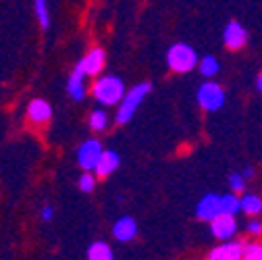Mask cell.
<instances>
[{
    "label": "cell",
    "mask_w": 262,
    "mask_h": 260,
    "mask_svg": "<svg viewBox=\"0 0 262 260\" xmlns=\"http://www.w3.org/2000/svg\"><path fill=\"white\" fill-rule=\"evenodd\" d=\"M244 258H246V260H262V242H252V244H246Z\"/></svg>",
    "instance_id": "obj_20"
},
{
    "label": "cell",
    "mask_w": 262,
    "mask_h": 260,
    "mask_svg": "<svg viewBox=\"0 0 262 260\" xmlns=\"http://www.w3.org/2000/svg\"><path fill=\"white\" fill-rule=\"evenodd\" d=\"M244 250H246V242L225 240V244H221L219 248H214L208 254V258L210 260H239V258H244Z\"/></svg>",
    "instance_id": "obj_8"
},
{
    "label": "cell",
    "mask_w": 262,
    "mask_h": 260,
    "mask_svg": "<svg viewBox=\"0 0 262 260\" xmlns=\"http://www.w3.org/2000/svg\"><path fill=\"white\" fill-rule=\"evenodd\" d=\"M106 115L102 111H94L92 117H90V127L94 129V132H102V129L106 127Z\"/></svg>",
    "instance_id": "obj_21"
},
{
    "label": "cell",
    "mask_w": 262,
    "mask_h": 260,
    "mask_svg": "<svg viewBox=\"0 0 262 260\" xmlns=\"http://www.w3.org/2000/svg\"><path fill=\"white\" fill-rule=\"evenodd\" d=\"M34 9H36V17H38L42 29H48L50 27V15H48L46 0H34Z\"/></svg>",
    "instance_id": "obj_19"
},
{
    "label": "cell",
    "mask_w": 262,
    "mask_h": 260,
    "mask_svg": "<svg viewBox=\"0 0 262 260\" xmlns=\"http://www.w3.org/2000/svg\"><path fill=\"white\" fill-rule=\"evenodd\" d=\"M150 90H152L150 83H140V85H136L134 90H129V92L123 96V100H121V104H119V113H117V123H119V125L127 123L131 117H134V113L140 109L142 100L146 98V94H148Z\"/></svg>",
    "instance_id": "obj_3"
},
{
    "label": "cell",
    "mask_w": 262,
    "mask_h": 260,
    "mask_svg": "<svg viewBox=\"0 0 262 260\" xmlns=\"http://www.w3.org/2000/svg\"><path fill=\"white\" fill-rule=\"evenodd\" d=\"M229 185H231V189L235 193H242L246 189V177L242 173H233V175H229Z\"/></svg>",
    "instance_id": "obj_22"
},
{
    "label": "cell",
    "mask_w": 262,
    "mask_h": 260,
    "mask_svg": "<svg viewBox=\"0 0 262 260\" xmlns=\"http://www.w3.org/2000/svg\"><path fill=\"white\" fill-rule=\"evenodd\" d=\"M210 231H212V235L219 237V240H231V237L237 233L235 214L221 212L219 216H214V219L210 221Z\"/></svg>",
    "instance_id": "obj_6"
},
{
    "label": "cell",
    "mask_w": 262,
    "mask_h": 260,
    "mask_svg": "<svg viewBox=\"0 0 262 260\" xmlns=\"http://www.w3.org/2000/svg\"><path fill=\"white\" fill-rule=\"evenodd\" d=\"M167 64L169 69L177 73H187L198 64V56H195V50L189 44H175L167 52Z\"/></svg>",
    "instance_id": "obj_2"
},
{
    "label": "cell",
    "mask_w": 262,
    "mask_h": 260,
    "mask_svg": "<svg viewBox=\"0 0 262 260\" xmlns=\"http://www.w3.org/2000/svg\"><path fill=\"white\" fill-rule=\"evenodd\" d=\"M52 216H54V210H52L50 206H44V208H42V219H44V221H52Z\"/></svg>",
    "instance_id": "obj_25"
},
{
    "label": "cell",
    "mask_w": 262,
    "mask_h": 260,
    "mask_svg": "<svg viewBox=\"0 0 262 260\" xmlns=\"http://www.w3.org/2000/svg\"><path fill=\"white\" fill-rule=\"evenodd\" d=\"M88 258H90V260H111V258H113V250H111V246L104 244V242H96V244L90 246Z\"/></svg>",
    "instance_id": "obj_17"
},
{
    "label": "cell",
    "mask_w": 262,
    "mask_h": 260,
    "mask_svg": "<svg viewBox=\"0 0 262 260\" xmlns=\"http://www.w3.org/2000/svg\"><path fill=\"white\" fill-rule=\"evenodd\" d=\"M256 88L260 90V94H262V73L258 75V79H256Z\"/></svg>",
    "instance_id": "obj_27"
},
{
    "label": "cell",
    "mask_w": 262,
    "mask_h": 260,
    "mask_svg": "<svg viewBox=\"0 0 262 260\" xmlns=\"http://www.w3.org/2000/svg\"><path fill=\"white\" fill-rule=\"evenodd\" d=\"M242 210V198H237V193H225L221 196V212L227 214H237Z\"/></svg>",
    "instance_id": "obj_16"
},
{
    "label": "cell",
    "mask_w": 262,
    "mask_h": 260,
    "mask_svg": "<svg viewBox=\"0 0 262 260\" xmlns=\"http://www.w3.org/2000/svg\"><path fill=\"white\" fill-rule=\"evenodd\" d=\"M79 189L81 191H92L94 189V177L85 171V175H81V179H79Z\"/></svg>",
    "instance_id": "obj_23"
},
{
    "label": "cell",
    "mask_w": 262,
    "mask_h": 260,
    "mask_svg": "<svg viewBox=\"0 0 262 260\" xmlns=\"http://www.w3.org/2000/svg\"><path fill=\"white\" fill-rule=\"evenodd\" d=\"M248 233H252V235H262V221H250V223H248Z\"/></svg>",
    "instance_id": "obj_24"
},
{
    "label": "cell",
    "mask_w": 262,
    "mask_h": 260,
    "mask_svg": "<svg viewBox=\"0 0 262 260\" xmlns=\"http://www.w3.org/2000/svg\"><path fill=\"white\" fill-rule=\"evenodd\" d=\"M113 235H115L119 242H131V240L138 235V223H136L134 219H129V216L121 219V221L115 223V227H113Z\"/></svg>",
    "instance_id": "obj_11"
},
{
    "label": "cell",
    "mask_w": 262,
    "mask_h": 260,
    "mask_svg": "<svg viewBox=\"0 0 262 260\" xmlns=\"http://www.w3.org/2000/svg\"><path fill=\"white\" fill-rule=\"evenodd\" d=\"M242 212H246L248 216H256L262 212V198L256 193H246L242 198Z\"/></svg>",
    "instance_id": "obj_15"
},
{
    "label": "cell",
    "mask_w": 262,
    "mask_h": 260,
    "mask_svg": "<svg viewBox=\"0 0 262 260\" xmlns=\"http://www.w3.org/2000/svg\"><path fill=\"white\" fill-rule=\"evenodd\" d=\"M223 42L229 50H242L248 44V31L239 21H229L223 31Z\"/></svg>",
    "instance_id": "obj_5"
},
{
    "label": "cell",
    "mask_w": 262,
    "mask_h": 260,
    "mask_svg": "<svg viewBox=\"0 0 262 260\" xmlns=\"http://www.w3.org/2000/svg\"><path fill=\"white\" fill-rule=\"evenodd\" d=\"M119 162H121L119 154H115V152H111V150H104L94 171H96L98 175H100V177H106V175H111V173L119 167Z\"/></svg>",
    "instance_id": "obj_13"
},
{
    "label": "cell",
    "mask_w": 262,
    "mask_h": 260,
    "mask_svg": "<svg viewBox=\"0 0 262 260\" xmlns=\"http://www.w3.org/2000/svg\"><path fill=\"white\" fill-rule=\"evenodd\" d=\"M242 175H244L246 179H250V177H254V169H246V171H244Z\"/></svg>",
    "instance_id": "obj_26"
},
{
    "label": "cell",
    "mask_w": 262,
    "mask_h": 260,
    "mask_svg": "<svg viewBox=\"0 0 262 260\" xmlns=\"http://www.w3.org/2000/svg\"><path fill=\"white\" fill-rule=\"evenodd\" d=\"M27 115H29L31 121L44 123V121H48L52 117V109H50V104L46 100H34L27 109Z\"/></svg>",
    "instance_id": "obj_14"
},
{
    "label": "cell",
    "mask_w": 262,
    "mask_h": 260,
    "mask_svg": "<svg viewBox=\"0 0 262 260\" xmlns=\"http://www.w3.org/2000/svg\"><path fill=\"white\" fill-rule=\"evenodd\" d=\"M83 75H88V73H85V69H83V64H81V62H77V67L73 69V73L69 75V81H67V92L73 96L75 100H81L83 96H85Z\"/></svg>",
    "instance_id": "obj_10"
},
{
    "label": "cell",
    "mask_w": 262,
    "mask_h": 260,
    "mask_svg": "<svg viewBox=\"0 0 262 260\" xmlns=\"http://www.w3.org/2000/svg\"><path fill=\"white\" fill-rule=\"evenodd\" d=\"M94 96H96V100L102 104H117L125 96L123 81L115 75H106L102 79H98L94 85Z\"/></svg>",
    "instance_id": "obj_1"
},
{
    "label": "cell",
    "mask_w": 262,
    "mask_h": 260,
    "mask_svg": "<svg viewBox=\"0 0 262 260\" xmlns=\"http://www.w3.org/2000/svg\"><path fill=\"white\" fill-rule=\"evenodd\" d=\"M219 214H221V196H216V193H208L195 206V216L200 221H212Z\"/></svg>",
    "instance_id": "obj_9"
},
{
    "label": "cell",
    "mask_w": 262,
    "mask_h": 260,
    "mask_svg": "<svg viewBox=\"0 0 262 260\" xmlns=\"http://www.w3.org/2000/svg\"><path fill=\"white\" fill-rule=\"evenodd\" d=\"M198 69H200V73H202L204 77H214V75L219 73V69H221V64H219V60H216L214 56H204V58L198 62Z\"/></svg>",
    "instance_id": "obj_18"
},
{
    "label": "cell",
    "mask_w": 262,
    "mask_h": 260,
    "mask_svg": "<svg viewBox=\"0 0 262 260\" xmlns=\"http://www.w3.org/2000/svg\"><path fill=\"white\" fill-rule=\"evenodd\" d=\"M198 104L208 113L219 111L225 104V90L214 81L202 83V88L198 90Z\"/></svg>",
    "instance_id": "obj_4"
},
{
    "label": "cell",
    "mask_w": 262,
    "mask_h": 260,
    "mask_svg": "<svg viewBox=\"0 0 262 260\" xmlns=\"http://www.w3.org/2000/svg\"><path fill=\"white\" fill-rule=\"evenodd\" d=\"M102 152H104V150H102L100 142H96V140H88V142H83L81 148H79V154H77L79 167H81L83 171H92V169H96V165H98V160H100Z\"/></svg>",
    "instance_id": "obj_7"
},
{
    "label": "cell",
    "mask_w": 262,
    "mask_h": 260,
    "mask_svg": "<svg viewBox=\"0 0 262 260\" xmlns=\"http://www.w3.org/2000/svg\"><path fill=\"white\" fill-rule=\"evenodd\" d=\"M104 58H106V56H104V50L96 48V50H92L90 54H85L79 62L83 64V69H85L88 75H96L98 71L104 67Z\"/></svg>",
    "instance_id": "obj_12"
}]
</instances>
